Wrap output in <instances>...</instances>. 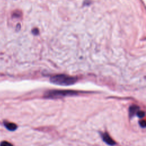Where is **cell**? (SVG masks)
<instances>
[{
	"instance_id": "6da1fadb",
	"label": "cell",
	"mask_w": 146,
	"mask_h": 146,
	"mask_svg": "<svg viewBox=\"0 0 146 146\" xmlns=\"http://www.w3.org/2000/svg\"><path fill=\"white\" fill-rule=\"evenodd\" d=\"M77 78L67 75H56L50 78V82L60 86H70L75 83Z\"/></svg>"
},
{
	"instance_id": "7a4b0ae2",
	"label": "cell",
	"mask_w": 146,
	"mask_h": 146,
	"mask_svg": "<svg viewBox=\"0 0 146 146\" xmlns=\"http://www.w3.org/2000/svg\"><path fill=\"white\" fill-rule=\"evenodd\" d=\"M78 94V92L71 90H51L44 94V97L50 99H57L64 96H74Z\"/></svg>"
},
{
	"instance_id": "3957f363",
	"label": "cell",
	"mask_w": 146,
	"mask_h": 146,
	"mask_svg": "<svg viewBox=\"0 0 146 146\" xmlns=\"http://www.w3.org/2000/svg\"><path fill=\"white\" fill-rule=\"evenodd\" d=\"M102 139H103V141L105 143H106L107 144H108L110 145H115V144H116L115 141L112 140V139L110 136V135L107 133L105 132V133H102Z\"/></svg>"
},
{
	"instance_id": "277c9868",
	"label": "cell",
	"mask_w": 146,
	"mask_h": 146,
	"mask_svg": "<svg viewBox=\"0 0 146 146\" xmlns=\"http://www.w3.org/2000/svg\"><path fill=\"white\" fill-rule=\"evenodd\" d=\"M139 110V108L138 106L136 105H132L129 107V115L130 117H133L134 115H136L137 112Z\"/></svg>"
},
{
	"instance_id": "5b68a950",
	"label": "cell",
	"mask_w": 146,
	"mask_h": 146,
	"mask_svg": "<svg viewBox=\"0 0 146 146\" xmlns=\"http://www.w3.org/2000/svg\"><path fill=\"white\" fill-rule=\"evenodd\" d=\"M3 124L5 127L9 131H15L17 128V125L13 123H10L7 121H4Z\"/></svg>"
},
{
	"instance_id": "8992f818",
	"label": "cell",
	"mask_w": 146,
	"mask_h": 146,
	"mask_svg": "<svg viewBox=\"0 0 146 146\" xmlns=\"http://www.w3.org/2000/svg\"><path fill=\"white\" fill-rule=\"evenodd\" d=\"M0 146H13L11 143L6 141H3L1 143Z\"/></svg>"
},
{
	"instance_id": "52a82bcc",
	"label": "cell",
	"mask_w": 146,
	"mask_h": 146,
	"mask_svg": "<svg viewBox=\"0 0 146 146\" xmlns=\"http://www.w3.org/2000/svg\"><path fill=\"white\" fill-rule=\"evenodd\" d=\"M136 115L140 118H142L144 116H145V112L143 111H138V112H137Z\"/></svg>"
},
{
	"instance_id": "ba28073f",
	"label": "cell",
	"mask_w": 146,
	"mask_h": 146,
	"mask_svg": "<svg viewBox=\"0 0 146 146\" xmlns=\"http://www.w3.org/2000/svg\"><path fill=\"white\" fill-rule=\"evenodd\" d=\"M139 124L140 125L143 127V128H145L146 126V122L144 120H140L139 121Z\"/></svg>"
}]
</instances>
